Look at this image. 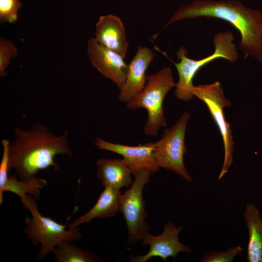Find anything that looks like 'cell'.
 <instances>
[{
	"label": "cell",
	"mask_w": 262,
	"mask_h": 262,
	"mask_svg": "<svg viewBox=\"0 0 262 262\" xmlns=\"http://www.w3.org/2000/svg\"><path fill=\"white\" fill-rule=\"evenodd\" d=\"M200 17L229 22L241 34L239 48L245 58L262 63V12L237 0H194L180 7L164 28L177 21Z\"/></svg>",
	"instance_id": "obj_1"
},
{
	"label": "cell",
	"mask_w": 262,
	"mask_h": 262,
	"mask_svg": "<svg viewBox=\"0 0 262 262\" xmlns=\"http://www.w3.org/2000/svg\"><path fill=\"white\" fill-rule=\"evenodd\" d=\"M15 133L9 146V166L20 180H30L50 167L59 170L54 160L57 155L73 157L66 133L57 135L45 126L35 124L28 130L16 128Z\"/></svg>",
	"instance_id": "obj_2"
},
{
	"label": "cell",
	"mask_w": 262,
	"mask_h": 262,
	"mask_svg": "<svg viewBox=\"0 0 262 262\" xmlns=\"http://www.w3.org/2000/svg\"><path fill=\"white\" fill-rule=\"evenodd\" d=\"M171 69L164 67L154 74L146 75L144 88L126 103L131 110L144 108L147 112V119L143 128L145 135L154 136L161 127H166L164 99L168 92L175 87Z\"/></svg>",
	"instance_id": "obj_3"
},
{
	"label": "cell",
	"mask_w": 262,
	"mask_h": 262,
	"mask_svg": "<svg viewBox=\"0 0 262 262\" xmlns=\"http://www.w3.org/2000/svg\"><path fill=\"white\" fill-rule=\"evenodd\" d=\"M23 205L31 214V217H25V233L33 246L40 245L37 261L53 252L55 247L64 241L82 239V234L78 227L66 229L67 221L63 225L43 216L38 209L36 198L32 196L27 195Z\"/></svg>",
	"instance_id": "obj_4"
},
{
	"label": "cell",
	"mask_w": 262,
	"mask_h": 262,
	"mask_svg": "<svg viewBox=\"0 0 262 262\" xmlns=\"http://www.w3.org/2000/svg\"><path fill=\"white\" fill-rule=\"evenodd\" d=\"M234 40V35L230 32L216 33L213 39L214 52L199 60L188 58L186 49L180 48L177 52V58L180 61L174 63L179 74L174 93L176 97L183 101H188L193 98L192 89L194 86V78L199 69L209 63L218 58H223L232 63L235 62L238 53Z\"/></svg>",
	"instance_id": "obj_5"
},
{
	"label": "cell",
	"mask_w": 262,
	"mask_h": 262,
	"mask_svg": "<svg viewBox=\"0 0 262 262\" xmlns=\"http://www.w3.org/2000/svg\"><path fill=\"white\" fill-rule=\"evenodd\" d=\"M190 117L189 112H183L172 127L164 130L161 138L154 142L155 156L159 167L172 171L188 182L193 179L184 165L183 157L187 152L185 136Z\"/></svg>",
	"instance_id": "obj_6"
},
{
	"label": "cell",
	"mask_w": 262,
	"mask_h": 262,
	"mask_svg": "<svg viewBox=\"0 0 262 262\" xmlns=\"http://www.w3.org/2000/svg\"><path fill=\"white\" fill-rule=\"evenodd\" d=\"M194 96L198 98L206 105L222 136L224 151V161L218 179L221 180L228 172L233 162L234 142L230 126L224 114V109L232 105L225 96L220 83L194 85L192 89Z\"/></svg>",
	"instance_id": "obj_7"
},
{
	"label": "cell",
	"mask_w": 262,
	"mask_h": 262,
	"mask_svg": "<svg viewBox=\"0 0 262 262\" xmlns=\"http://www.w3.org/2000/svg\"><path fill=\"white\" fill-rule=\"evenodd\" d=\"M152 175L149 170L142 169L134 175L131 188L121 195L119 211L127 226V240L130 244L142 240L148 233L149 226L146 221L147 213L145 210L143 191Z\"/></svg>",
	"instance_id": "obj_8"
},
{
	"label": "cell",
	"mask_w": 262,
	"mask_h": 262,
	"mask_svg": "<svg viewBox=\"0 0 262 262\" xmlns=\"http://www.w3.org/2000/svg\"><path fill=\"white\" fill-rule=\"evenodd\" d=\"M183 226L177 227L172 221L165 223L162 233L157 236L147 234L142 239L143 246L150 247L147 254L135 257L131 256L132 262H146L153 257H160L163 261H167L168 258H175L180 253H191L192 249L181 243L179 235L183 229Z\"/></svg>",
	"instance_id": "obj_9"
},
{
	"label": "cell",
	"mask_w": 262,
	"mask_h": 262,
	"mask_svg": "<svg viewBox=\"0 0 262 262\" xmlns=\"http://www.w3.org/2000/svg\"><path fill=\"white\" fill-rule=\"evenodd\" d=\"M94 144L99 149L121 155L133 175L143 169L149 170L152 174L160 170L155 156L154 142L130 146L111 143L98 138L95 140Z\"/></svg>",
	"instance_id": "obj_10"
},
{
	"label": "cell",
	"mask_w": 262,
	"mask_h": 262,
	"mask_svg": "<svg viewBox=\"0 0 262 262\" xmlns=\"http://www.w3.org/2000/svg\"><path fill=\"white\" fill-rule=\"evenodd\" d=\"M87 54L92 66L103 77L114 82L120 89L128 72V65L117 52L98 43L95 38L87 42Z\"/></svg>",
	"instance_id": "obj_11"
},
{
	"label": "cell",
	"mask_w": 262,
	"mask_h": 262,
	"mask_svg": "<svg viewBox=\"0 0 262 262\" xmlns=\"http://www.w3.org/2000/svg\"><path fill=\"white\" fill-rule=\"evenodd\" d=\"M155 54L148 47L138 46L128 65V72L123 86L119 89V100L126 104L136 96L146 83V71Z\"/></svg>",
	"instance_id": "obj_12"
},
{
	"label": "cell",
	"mask_w": 262,
	"mask_h": 262,
	"mask_svg": "<svg viewBox=\"0 0 262 262\" xmlns=\"http://www.w3.org/2000/svg\"><path fill=\"white\" fill-rule=\"evenodd\" d=\"M95 35L101 45L125 57L128 43L123 23L118 17L111 14L100 16L96 25Z\"/></svg>",
	"instance_id": "obj_13"
},
{
	"label": "cell",
	"mask_w": 262,
	"mask_h": 262,
	"mask_svg": "<svg viewBox=\"0 0 262 262\" xmlns=\"http://www.w3.org/2000/svg\"><path fill=\"white\" fill-rule=\"evenodd\" d=\"M96 165L97 176L104 187L120 189L133 182L131 171L123 159L99 158Z\"/></svg>",
	"instance_id": "obj_14"
},
{
	"label": "cell",
	"mask_w": 262,
	"mask_h": 262,
	"mask_svg": "<svg viewBox=\"0 0 262 262\" xmlns=\"http://www.w3.org/2000/svg\"><path fill=\"white\" fill-rule=\"evenodd\" d=\"M121 195L120 189L110 186L104 187V189L94 206L69 224L68 227L74 229L94 219L108 218L114 216L119 211Z\"/></svg>",
	"instance_id": "obj_15"
},
{
	"label": "cell",
	"mask_w": 262,
	"mask_h": 262,
	"mask_svg": "<svg viewBox=\"0 0 262 262\" xmlns=\"http://www.w3.org/2000/svg\"><path fill=\"white\" fill-rule=\"evenodd\" d=\"M243 216L249 235L247 262H262V219L260 211L254 203H247Z\"/></svg>",
	"instance_id": "obj_16"
},
{
	"label": "cell",
	"mask_w": 262,
	"mask_h": 262,
	"mask_svg": "<svg viewBox=\"0 0 262 262\" xmlns=\"http://www.w3.org/2000/svg\"><path fill=\"white\" fill-rule=\"evenodd\" d=\"M47 184V181L42 178L34 176L28 180L17 179L15 175L9 176L0 194V204L3 203V195L4 192H10L17 195L23 203L27 195L33 196L37 199L40 197L41 189Z\"/></svg>",
	"instance_id": "obj_17"
},
{
	"label": "cell",
	"mask_w": 262,
	"mask_h": 262,
	"mask_svg": "<svg viewBox=\"0 0 262 262\" xmlns=\"http://www.w3.org/2000/svg\"><path fill=\"white\" fill-rule=\"evenodd\" d=\"M56 262H101V259L87 249H83L77 246L70 241H64L60 243L54 249Z\"/></svg>",
	"instance_id": "obj_18"
},
{
	"label": "cell",
	"mask_w": 262,
	"mask_h": 262,
	"mask_svg": "<svg viewBox=\"0 0 262 262\" xmlns=\"http://www.w3.org/2000/svg\"><path fill=\"white\" fill-rule=\"evenodd\" d=\"M243 250L240 245L230 246L219 251H209L205 253L200 259L201 262H231Z\"/></svg>",
	"instance_id": "obj_19"
},
{
	"label": "cell",
	"mask_w": 262,
	"mask_h": 262,
	"mask_svg": "<svg viewBox=\"0 0 262 262\" xmlns=\"http://www.w3.org/2000/svg\"><path fill=\"white\" fill-rule=\"evenodd\" d=\"M22 7L19 0H0V21L14 23L18 19V12Z\"/></svg>",
	"instance_id": "obj_20"
},
{
	"label": "cell",
	"mask_w": 262,
	"mask_h": 262,
	"mask_svg": "<svg viewBox=\"0 0 262 262\" xmlns=\"http://www.w3.org/2000/svg\"><path fill=\"white\" fill-rule=\"evenodd\" d=\"M17 53L16 46L10 40L2 38L0 41V76H6L5 69L9 66L12 58Z\"/></svg>",
	"instance_id": "obj_21"
},
{
	"label": "cell",
	"mask_w": 262,
	"mask_h": 262,
	"mask_svg": "<svg viewBox=\"0 0 262 262\" xmlns=\"http://www.w3.org/2000/svg\"><path fill=\"white\" fill-rule=\"evenodd\" d=\"M2 145V155L0 163V194L1 193L3 188L9 177L8 175L9 169V142L6 139L1 141Z\"/></svg>",
	"instance_id": "obj_22"
}]
</instances>
